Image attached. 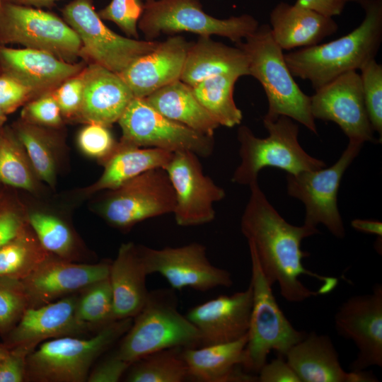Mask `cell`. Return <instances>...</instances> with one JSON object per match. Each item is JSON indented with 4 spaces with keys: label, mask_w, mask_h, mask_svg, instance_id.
I'll return each mask as SVG.
<instances>
[{
    "label": "cell",
    "mask_w": 382,
    "mask_h": 382,
    "mask_svg": "<svg viewBox=\"0 0 382 382\" xmlns=\"http://www.w3.org/2000/svg\"><path fill=\"white\" fill-rule=\"evenodd\" d=\"M250 195L241 220V230L256 255L270 286L277 282L287 301L301 302L318 294H327L337 285L333 277L306 269L302 259L309 255L301 241L319 233L306 224L287 222L270 204L257 181L249 185Z\"/></svg>",
    "instance_id": "6da1fadb"
},
{
    "label": "cell",
    "mask_w": 382,
    "mask_h": 382,
    "mask_svg": "<svg viewBox=\"0 0 382 382\" xmlns=\"http://www.w3.org/2000/svg\"><path fill=\"white\" fill-rule=\"evenodd\" d=\"M365 11L361 24L335 40L284 54L294 76L316 90L340 75L360 69L375 57L382 42V0H358Z\"/></svg>",
    "instance_id": "7a4b0ae2"
},
{
    "label": "cell",
    "mask_w": 382,
    "mask_h": 382,
    "mask_svg": "<svg viewBox=\"0 0 382 382\" xmlns=\"http://www.w3.org/2000/svg\"><path fill=\"white\" fill-rule=\"evenodd\" d=\"M248 59L249 75L262 85L267 100V112L263 121H274L287 116L317 134L311 112L310 96L306 95L294 79L284 59L283 50L274 41L269 25H258L244 41L236 43Z\"/></svg>",
    "instance_id": "3957f363"
},
{
    "label": "cell",
    "mask_w": 382,
    "mask_h": 382,
    "mask_svg": "<svg viewBox=\"0 0 382 382\" xmlns=\"http://www.w3.org/2000/svg\"><path fill=\"white\" fill-rule=\"evenodd\" d=\"M132 320H114L91 337L64 336L42 342L26 357L25 381H86L93 363L122 337Z\"/></svg>",
    "instance_id": "277c9868"
},
{
    "label": "cell",
    "mask_w": 382,
    "mask_h": 382,
    "mask_svg": "<svg viewBox=\"0 0 382 382\" xmlns=\"http://www.w3.org/2000/svg\"><path fill=\"white\" fill-rule=\"evenodd\" d=\"M120 340L115 352L130 364L164 349L194 348L200 344L197 329L178 311V299L172 288L150 291L143 307Z\"/></svg>",
    "instance_id": "5b68a950"
},
{
    "label": "cell",
    "mask_w": 382,
    "mask_h": 382,
    "mask_svg": "<svg viewBox=\"0 0 382 382\" xmlns=\"http://www.w3.org/2000/svg\"><path fill=\"white\" fill-rule=\"evenodd\" d=\"M268 132L265 138L255 136L247 126L238 128L241 163L235 170L232 182L250 185L257 181L259 172L265 167L284 170L287 174L325 167V163L310 156L298 140L299 125L291 118L281 115L276 120L263 121Z\"/></svg>",
    "instance_id": "8992f818"
},
{
    "label": "cell",
    "mask_w": 382,
    "mask_h": 382,
    "mask_svg": "<svg viewBox=\"0 0 382 382\" xmlns=\"http://www.w3.org/2000/svg\"><path fill=\"white\" fill-rule=\"evenodd\" d=\"M251 260L253 303L248 341L241 364L244 371L257 374L267 362L270 351L284 357L306 335L295 329L280 309L266 280L253 248L248 245Z\"/></svg>",
    "instance_id": "52a82bcc"
},
{
    "label": "cell",
    "mask_w": 382,
    "mask_h": 382,
    "mask_svg": "<svg viewBox=\"0 0 382 382\" xmlns=\"http://www.w3.org/2000/svg\"><path fill=\"white\" fill-rule=\"evenodd\" d=\"M252 16L214 18L202 9L199 0H154L144 4L138 26L146 40L161 34L189 32L199 36L226 37L235 43L244 40L258 27Z\"/></svg>",
    "instance_id": "ba28073f"
},
{
    "label": "cell",
    "mask_w": 382,
    "mask_h": 382,
    "mask_svg": "<svg viewBox=\"0 0 382 382\" xmlns=\"http://www.w3.org/2000/svg\"><path fill=\"white\" fill-rule=\"evenodd\" d=\"M106 191L97 212L110 226L122 231L148 219L173 213L175 206V191L163 168L145 171Z\"/></svg>",
    "instance_id": "9c48e42d"
},
{
    "label": "cell",
    "mask_w": 382,
    "mask_h": 382,
    "mask_svg": "<svg viewBox=\"0 0 382 382\" xmlns=\"http://www.w3.org/2000/svg\"><path fill=\"white\" fill-rule=\"evenodd\" d=\"M121 143L142 148H157L170 152L187 151L199 157L214 151V136L196 132L155 110L144 98H134L117 121Z\"/></svg>",
    "instance_id": "30bf717a"
},
{
    "label": "cell",
    "mask_w": 382,
    "mask_h": 382,
    "mask_svg": "<svg viewBox=\"0 0 382 382\" xmlns=\"http://www.w3.org/2000/svg\"><path fill=\"white\" fill-rule=\"evenodd\" d=\"M62 14L81 40V54L117 74L154 50L159 42L115 33L103 23L91 0H73L62 9Z\"/></svg>",
    "instance_id": "8fae6325"
},
{
    "label": "cell",
    "mask_w": 382,
    "mask_h": 382,
    "mask_svg": "<svg viewBox=\"0 0 382 382\" xmlns=\"http://www.w3.org/2000/svg\"><path fill=\"white\" fill-rule=\"evenodd\" d=\"M0 36L6 43L44 50L69 62L81 54V40L65 21L32 6L2 4Z\"/></svg>",
    "instance_id": "7c38bea8"
},
{
    "label": "cell",
    "mask_w": 382,
    "mask_h": 382,
    "mask_svg": "<svg viewBox=\"0 0 382 382\" xmlns=\"http://www.w3.org/2000/svg\"><path fill=\"white\" fill-rule=\"evenodd\" d=\"M363 144L349 141L340 158L330 167L287 174V193L305 206L304 224H323L336 238H342L345 229L337 207V192L342 178L359 153Z\"/></svg>",
    "instance_id": "4fadbf2b"
},
{
    "label": "cell",
    "mask_w": 382,
    "mask_h": 382,
    "mask_svg": "<svg viewBox=\"0 0 382 382\" xmlns=\"http://www.w3.org/2000/svg\"><path fill=\"white\" fill-rule=\"evenodd\" d=\"M139 250L147 274H160L174 290L189 287L207 291L233 284L231 273L213 265L201 243L161 249L139 245Z\"/></svg>",
    "instance_id": "5bb4252c"
},
{
    "label": "cell",
    "mask_w": 382,
    "mask_h": 382,
    "mask_svg": "<svg viewBox=\"0 0 382 382\" xmlns=\"http://www.w3.org/2000/svg\"><path fill=\"white\" fill-rule=\"evenodd\" d=\"M175 195L173 214L178 225L195 226L212 221L214 203L225 197L224 190L203 171L199 156L187 151H177L164 168Z\"/></svg>",
    "instance_id": "9a60e30c"
},
{
    "label": "cell",
    "mask_w": 382,
    "mask_h": 382,
    "mask_svg": "<svg viewBox=\"0 0 382 382\" xmlns=\"http://www.w3.org/2000/svg\"><path fill=\"white\" fill-rule=\"evenodd\" d=\"M315 91L310 96L311 112L315 120L334 122L349 141L361 144L375 141L360 74L357 71L342 74Z\"/></svg>",
    "instance_id": "2e32d148"
},
{
    "label": "cell",
    "mask_w": 382,
    "mask_h": 382,
    "mask_svg": "<svg viewBox=\"0 0 382 382\" xmlns=\"http://www.w3.org/2000/svg\"><path fill=\"white\" fill-rule=\"evenodd\" d=\"M335 326L339 335L354 342L359 352L351 370L382 367V285L372 292L351 296L338 308Z\"/></svg>",
    "instance_id": "e0dca14e"
},
{
    "label": "cell",
    "mask_w": 382,
    "mask_h": 382,
    "mask_svg": "<svg viewBox=\"0 0 382 382\" xmlns=\"http://www.w3.org/2000/svg\"><path fill=\"white\" fill-rule=\"evenodd\" d=\"M77 293L49 303L28 308L12 330L2 339L10 349L27 356L40 344L64 336L89 332L76 316Z\"/></svg>",
    "instance_id": "ac0fdd59"
},
{
    "label": "cell",
    "mask_w": 382,
    "mask_h": 382,
    "mask_svg": "<svg viewBox=\"0 0 382 382\" xmlns=\"http://www.w3.org/2000/svg\"><path fill=\"white\" fill-rule=\"evenodd\" d=\"M110 262L83 263L51 255L22 279L30 307H37L76 294L108 277Z\"/></svg>",
    "instance_id": "d6986e66"
},
{
    "label": "cell",
    "mask_w": 382,
    "mask_h": 382,
    "mask_svg": "<svg viewBox=\"0 0 382 382\" xmlns=\"http://www.w3.org/2000/svg\"><path fill=\"white\" fill-rule=\"evenodd\" d=\"M252 303L250 284L245 291L221 295L190 308L186 317L199 333V347L231 342L245 335Z\"/></svg>",
    "instance_id": "ffe728a7"
},
{
    "label": "cell",
    "mask_w": 382,
    "mask_h": 382,
    "mask_svg": "<svg viewBox=\"0 0 382 382\" xmlns=\"http://www.w3.org/2000/svg\"><path fill=\"white\" fill-rule=\"evenodd\" d=\"M192 43L180 35L169 37L150 52L134 59L119 74L134 98H144L180 79Z\"/></svg>",
    "instance_id": "44dd1931"
},
{
    "label": "cell",
    "mask_w": 382,
    "mask_h": 382,
    "mask_svg": "<svg viewBox=\"0 0 382 382\" xmlns=\"http://www.w3.org/2000/svg\"><path fill=\"white\" fill-rule=\"evenodd\" d=\"M284 357L301 382H376V377L363 371H345L328 335L306 333Z\"/></svg>",
    "instance_id": "7402d4cb"
},
{
    "label": "cell",
    "mask_w": 382,
    "mask_h": 382,
    "mask_svg": "<svg viewBox=\"0 0 382 382\" xmlns=\"http://www.w3.org/2000/svg\"><path fill=\"white\" fill-rule=\"evenodd\" d=\"M83 98L77 117L108 127L117 122L134 98L119 74L96 63L81 72Z\"/></svg>",
    "instance_id": "603a6c76"
},
{
    "label": "cell",
    "mask_w": 382,
    "mask_h": 382,
    "mask_svg": "<svg viewBox=\"0 0 382 382\" xmlns=\"http://www.w3.org/2000/svg\"><path fill=\"white\" fill-rule=\"evenodd\" d=\"M0 64L6 74L33 93L50 92L81 73V64L64 61L48 52L32 49L0 48Z\"/></svg>",
    "instance_id": "cb8c5ba5"
},
{
    "label": "cell",
    "mask_w": 382,
    "mask_h": 382,
    "mask_svg": "<svg viewBox=\"0 0 382 382\" xmlns=\"http://www.w3.org/2000/svg\"><path fill=\"white\" fill-rule=\"evenodd\" d=\"M248 333L238 340L194 348H183L189 379L199 382H255L257 376L241 364Z\"/></svg>",
    "instance_id": "d4e9b609"
},
{
    "label": "cell",
    "mask_w": 382,
    "mask_h": 382,
    "mask_svg": "<svg viewBox=\"0 0 382 382\" xmlns=\"http://www.w3.org/2000/svg\"><path fill=\"white\" fill-rule=\"evenodd\" d=\"M139 245L122 243L110 262L109 281L113 298L115 320L133 318L145 303L149 291Z\"/></svg>",
    "instance_id": "484cf974"
},
{
    "label": "cell",
    "mask_w": 382,
    "mask_h": 382,
    "mask_svg": "<svg viewBox=\"0 0 382 382\" xmlns=\"http://www.w3.org/2000/svg\"><path fill=\"white\" fill-rule=\"evenodd\" d=\"M272 35L284 50L313 46L337 30L332 17L285 2L278 4L270 13Z\"/></svg>",
    "instance_id": "4316f807"
},
{
    "label": "cell",
    "mask_w": 382,
    "mask_h": 382,
    "mask_svg": "<svg viewBox=\"0 0 382 382\" xmlns=\"http://www.w3.org/2000/svg\"><path fill=\"white\" fill-rule=\"evenodd\" d=\"M223 74L240 77L249 75L248 59L238 47H231L199 36L192 43L185 61L180 80L192 87L202 81Z\"/></svg>",
    "instance_id": "83f0119b"
},
{
    "label": "cell",
    "mask_w": 382,
    "mask_h": 382,
    "mask_svg": "<svg viewBox=\"0 0 382 382\" xmlns=\"http://www.w3.org/2000/svg\"><path fill=\"white\" fill-rule=\"evenodd\" d=\"M173 152L157 148H142L118 142L112 154L103 163L101 176L84 189L86 195L113 190L151 169L168 165Z\"/></svg>",
    "instance_id": "f1b7e54d"
},
{
    "label": "cell",
    "mask_w": 382,
    "mask_h": 382,
    "mask_svg": "<svg viewBox=\"0 0 382 382\" xmlns=\"http://www.w3.org/2000/svg\"><path fill=\"white\" fill-rule=\"evenodd\" d=\"M165 117L199 133L214 136L219 125L197 100L192 88L180 79L144 98Z\"/></svg>",
    "instance_id": "f546056e"
},
{
    "label": "cell",
    "mask_w": 382,
    "mask_h": 382,
    "mask_svg": "<svg viewBox=\"0 0 382 382\" xmlns=\"http://www.w3.org/2000/svg\"><path fill=\"white\" fill-rule=\"evenodd\" d=\"M239 78L223 74L191 87L197 100L219 126L233 127L242 121L243 113L233 99L234 85Z\"/></svg>",
    "instance_id": "4dcf8cb0"
},
{
    "label": "cell",
    "mask_w": 382,
    "mask_h": 382,
    "mask_svg": "<svg viewBox=\"0 0 382 382\" xmlns=\"http://www.w3.org/2000/svg\"><path fill=\"white\" fill-rule=\"evenodd\" d=\"M28 222L42 248L59 258L76 262L81 248L76 233L62 218L42 211L27 213Z\"/></svg>",
    "instance_id": "1f68e13d"
},
{
    "label": "cell",
    "mask_w": 382,
    "mask_h": 382,
    "mask_svg": "<svg viewBox=\"0 0 382 382\" xmlns=\"http://www.w3.org/2000/svg\"><path fill=\"white\" fill-rule=\"evenodd\" d=\"M183 347H175L151 353L131 364L127 382H183L189 379Z\"/></svg>",
    "instance_id": "d6a6232c"
},
{
    "label": "cell",
    "mask_w": 382,
    "mask_h": 382,
    "mask_svg": "<svg viewBox=\"0 0 382 382\" xmlns=\"http://www.w3.org/2000/svg\"><path fill=\"white\" fill-rule=\"evenodd\" d=\"M50 255L28 225L16 238L0 248V277L22 280Z\"/></svg>",
    "instance_id": "836d02e7"
},
{
    "label": "cell",
    "mask_w": 382,
    "mask_h": 382,
    "mask_svg": "<svg viewBox=\"0 0 382 382\" xmlns=\"http://www.w3.org/2000/svg\"><path fill=\"white\" fill-rule=\"evenodd\" d=\"M15 135L23 146L38 178L54 187L57 180V154L52 138L38 125L24 120L16 126Z\"/></svg>",
    "instance_id": "e575fe53"
},
{
    "label": "cell",
    "mask_w": 382,
    "mask_h": 382,
    "mask_svg": "<svg viewBox=\"0 0 382 382\" xmlns=\"http://www.w3.org/2000/svg\"><path fill=\"white\" fill-rule=\"evenodd\" d=\"M38 180L28 156L14 134L0 132V183L30 192H36Z\"/></svg>",
    "instance_id": "d590c367"
},
{
    "label": "cell",
    "mask_w": 382,
    "mask_h": 382,
    "mask_svg": "<svg viewBox=\"0 0 382 382\" xmlns=\"http://www.w3.org/2000/svg\"><path fill=\"white\" fill-rule=\"evenodd\" d=\"M76 316L89 332L113 322V298L109 278L99 280L77 293Z\"/></svg>",
    "instance_id": "8d00e7d4"
},
{
    "label": "cell",
    "mask_w": 382,
    "mask_h": 382,
    "mask_svg": "<svg viewBox=\"0 0 382 382\" xmlns=\"http://www.w3.org/2000/svg\"><path fill=\"white\" fill-rule=\"evenodd\" d=\"M30 307L21 280L0 277V336L3 339Z\"/></svg>",
    "instance_id": "74e56055"
},
{
    "label": "cell",
    "mask_w": 382,
    "mask_h": 382,
    "mask_svg": "<svg viewBox=\"0 0 382 382\" xmlns=\"http://www.w3.org/2000/svg\"><path fill=\"white\" fill-rule=\"evenodd\" d=\"M366 110L374 132L382 137V66L375 59L360 69Z\"/></svg>",
    "instance_id": "f35d334b"
},
{
    "label": "cell",
    "mask_w": 382,
    "mask_h": 382,
    "mask_svg": "<svg viewBox=\"0 0 382 382\" xmlns=\"http://www.w3.org/2000/svg\"><path fill=\"white\" fill-rule=\"evenodd\" d=\"M109 127L99 123H88L80 130L77 137V144L81 151L87 156L103 163L118 144Z\"/></svg>",
    "instance_id": "ab89813d"
},
{
    "label": "cell",
    "mask_w": 382,
    "mask_h": 382,
    "mask_svg": "<svg viewBox=\"0 0 382 382\" xmlns=\"http://www.w3.org/2000/svg\"><path fill=\"white\" fill-rule=\"evenodd\" d=\"M144 6L141 0H112L98 13L101 19L115 23L129 37L137 39V25Z\"/></svg>",
    "instance_id": "60d3db41"
},
{
    "label": "cell",
    "mask_w": 382,
    "mask_h": 382,
    "mask_svg": "<svg viewBox=\"0 0 382 382\" xmlns=\"http://www.w3.org/2000/svg\"><path fill=\"white\" fill-rule=\"evenodd\" d=\"M21 115L24 121L38 126L55 127L62 123V112L50 91L27 104Z\"/></svg>",
    "instance_id": "b9f144b4"
},
{
    "label": "cell",
    "mask_w": 382,
    "mask_h": 382,
    "mask_svg": "<svg viewBox=\"0 0 382 382\" xmlns=\"http://www.w3.org/2000/svg\"><path fill=\"white\" fill-rule=\"evenodd\" d=\"M28 225L27 213L0 195V248L16 238Z\"/></svg>",
    "instance_id": "7bdbcfd3"
},
{
    "label": "cell",
    "mask_w": 382,
    "mask_h": 382,
    "mask_svg": "<svg viewBox=\"0 0 382 382\" xmlns=\"http://www.w3.org/2000/svg\"><path fill=\"white\" fill-rule=\"evenodd\" d=\"M83 83L81 73L62 82L52 94L62 116H77L83 98Z\"/></svg>",
    "instance_id": "ee69618b"
},
{
    "label": "cell",
    "mask_w": 382,
    "mask_h": 382,
    "mask_svg": "<svg viewBox=\"0 0 382 382\" xmlns=\"http://www.w3.org/2000/svg\"><path fill=\"white\" fill-rule=\"evenodd\" d=\"M33 93L15 78L4 73L0 75V107L6 115L14 112Z\"/></svg>",
    "instance_id": "f6af8a7d"
},
{
    "label": "cell",
    "mask_w": 382,
    "mask_h": 382,
    "mask_svg": "<svg viewBox=\"0 0 382 382\" xmlns=\"http://www.w3.org/2000/svg\"><path fill=\"white\" fill-rule=\"evenodd\" d=\"M131 364L121 359L115 350L91 369L88 382H117L126 374Z\"/></svg>",
    "instance_id": "bcb514c9"
},
{
    "label": "cell",
    "mask_w": 382,
    "mask_h": 382,
    "mask_svg": "<svg viewBox=\"0 0 382 382\" xmlns=\"http://www.w3.org/2000/svg\"><path fill=\"white\" fill-rule=\"evenodd\" d=\"M284 357L279 356L265 363L257 374L260 382H301Z\"/></svg>",
    "instance_id": "7dc6e473"
},
{
    "label": "cell",
    "mask_w": 382,
    "mask_h": 382,
    "mask_svg": "<svg viewBox=\"0 0 382 382\" xmlns=\"http://www.w3.org/2000/svg\"><path fill=\"white\" fill-rule=\"evenodd\" d=\"M27 355L12 349L11 353L0 360V382L25 381Z\"/></svg>",
    "instance_id": "c3c4849f"
},
{
    "label": "cell",
    "mask_w": 382,
    "mask_h": 382,
    "mask_svg": "<svg viewBox=\"0 0 382 382\" xmlns=\"http://www.w3.org/2000/svg\"><path fill=\"white\" fill-rule=\"evenodd\" d=\"M347 2L346 0H296L295 4L332 18L341 14Z\"/></svg>",
    "instance_id": "681fc988"
},
{
    "label": "cell",
    "mask_w": 382,
    "mask_h": 382,
    "mask_svg": "<svg viewBox=\"0 0 382 382\" xmlns=\"http://www.w3.org/2000/svg\"><path fill=\"white\" fill-rule=\"evenodd\" d=\"M351 225L357 231L374 234L378 237L382 236V224L378 221L357 219L352 221Z\"/></svg>",
    "instance_id": "f907efd6"
},
{
    "label": "cell",
    "mask_w": 382,
    "mask_h": 382,
    "mask_svg": "<svg viewBox=\"0 0 382 382\" xmlns=\"http://www.w3.org/2000/svg\"><path fill=\"white\" fill-rule=\"evenodd\" d=\"M8 3H13L27 6L42 7L52 4L57 0H8Z\"/></svg>",
    "instance_id": "816d5d0a"
},
{
    "label": "cell",
    "mask_w": 382,
    "mask_h": 382,
    "mask_svg": "<svg viewBox=\"0 0 382 382\" xmlns=\"http://www.w3.org/2000/svg\"><path fill=\"white\" fill-rule=\"evenodd\" d=\"M11 352V349L9 348L5 343L0 344V360L8 356Z\"/></svg>",
    "instance_id": "f5cc1de1"
},
{
    "label": "cell",
    "mask_w": 382,
    "mask_h": 382,
    "mask_svg": "<svg viewBox=\"0 0 382 382\" xmlns=\"http://www.w3.org/2000/svg\"><path fill=\"white\" fill-rule=\"evenodd\" d=\"M6 114L4 112V110L0 107V129H1V127H3L4 124L5 123L6 120Z\"/></svg>",
    "instance_id": "db71d44e"
},
{
    "label": "cell",
    "mask_w": 382,
    "mask_h": 382,
    "mask_svg": "<svg viewBox=\"0 0 382 382\" xmlns=\"http://www.w3.org/2000/svg\"><path fill=\"white\" fill-rule=\"evenodd\" d=\"M346 1H347V2H348V1H356V2H357L358 0H346Z\"/></svg>",
    "instance_id": "11a10c76"
},
{
    "label": "cell",
    "mask_w": 382,
    "mask_h": 382,
    "mask_svg": "<svg viewBox=\"0 0 382 382\" xmlns=\"http://www.w3.org/2000/svg\"><path fill=\"white\" fill-rule=\"evenodd\" d=\"M154 1V0H146V2H151V1Z\"/></svg>",
    "instance_id": "9f6ffc18"
},
{
    "label": "cell",
    "mask_w": 382,
    "mask_h": 382,
    "mask_svg": "<svg viewBox=\"0 0 382 382\" xmlns=\"http://www.w3.org/2000/svg\"><path fill=\"white\" fill-rule=\"evenodd\" d=\"M1 5H2V0H0V8H1Z\"/></svg>",
    "instance_id": "6f0895ef"
},
{
    "label": "cell",
    "mask_w": 382,
    "mask_h": 382,
    "mask_svg": "<svg viewBox=\"0 0 382 382\" xmlns=\"http://www.w3.org/2000/svg\"><path fill=\"white\" fill-rule=\"evenodd\" d=\"M1 129H0V132H1Z\"/></svg>",
    "instance_id": "680465c9"
}]
</instances>
